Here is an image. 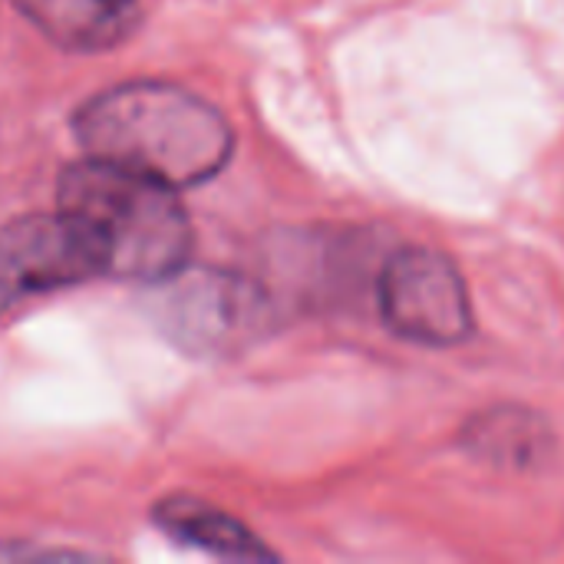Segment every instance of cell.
<instances>
[{
    "label": "cell",
    "instance_id": "cell-1",
    "mask_svg": "<svg viewBox=\"0 0 564 564\" xmlns=\"http://www.w3.org/2000/svg\"><path fill=\"white\" fill-rule=\"evenodd\" d=\"M89 159L132 169L172 188L215 178L231 152L228 119L172 83H126L93 96L73 119Z\"/></svg>",
    "mask_w": 564,
    "mask_h": 564
},
{
    "label": "cell",
    "instance_id": "cell-2",
    "mask_svg": "<svg viewBox=\"0 0 564 564\" xmlns=\"http://www.w3.org/2000/svg\"><path fill=\"white\" fill-rule=\"evenodd\" d=\"M178 188L99 159L69 165L59 178V208L93 228L106 251V274L169 281L188 264L192 225Z\"/></svg>",
    "mask_w": 564,
    "mask_h": 564
},
{
    "label": "cell",
    "instance_id": "cell-3",
    "mask_svg": "<svg viewBox=\"0 0 564 564\" xmlns=\"http://www.w3.org/2000/svg\"><path fill=\"white\" fill-rule=\"evenodd\" d=\"M165 284L159 321L192 354H238L258 344L274 324V297L254 278L182 268Z\"/></svg>",
    "mask_w": 564,
    "mask_h": 564
},
{
    "label": "cell",
    "instance_id": "cell-4",
    "mask_svg": "<svg viewBox=\"0 0 564 564\" xmlns=\"http://www.w3.org/2000/svg\"><path fill=\"white\" fill-rule=\"evenodd\" d=\"M383 324L420 347H456L473 334V301L459 268L433 248H400L377 281Z\"/></svg>",
    "mask_w": 564,
    "mask_h": 564
},
{
    "label": "cell",
    "instance_id": "cell-5",
    "mask_svg": "<svg viewBox=\"0 0 564 564\" xmlns=\"http://www.w3.org/2000/svg\"><path fill=\"white\" fill-rule=\"evenodd\" d=\"M106 274V251L93 228L69 212L30 215L0 228V311L33 294Z\"/></svg>",
    "mask_w": 564,
    "mask_h": 564
},
{
    "label": "cell",
    "instance_id": "cell-6",
    "mask_svg": "<svg viewBox=\"0 0 564 564\" xmlns=\"http://www.w3.org/2000/svg\"><path fill=\"white\" fill-rule=\"evenodd\" d=\"M13 3L53 43L86 53L122 43L139 20V0H13Z\"/></svg>",
    "mask_w": 564,
    "mask_h": 564
},
{
    "label": "cell",
    "instance_id": "cell-7",
    "mask_svg": "<svg viewBox=\"0 0 564 564\" xmlns=\"http://www.w3.org/2000/svg\"><path fill=\"white\" fill-rule=\"evenodd\" d=\"M152 519L178 542L195 545L215 558H231V562H268L274 552L251 532L245 529L235 516L192 499V496H172L155 506Z\"/></svg>",
    "mask_w": 564,
    "mask_h": 564
}]
</instances>
